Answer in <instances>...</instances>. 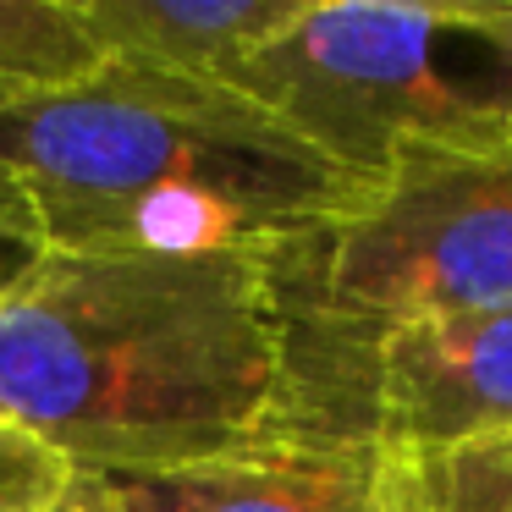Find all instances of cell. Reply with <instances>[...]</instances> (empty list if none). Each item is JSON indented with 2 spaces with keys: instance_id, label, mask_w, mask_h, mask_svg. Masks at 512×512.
<instances>
[{
  "instance_id": "obj_1",
  "label": "cell",
  "mask_w": 512,
  "mask_h": 512,
  "mask_svg": "<svg viewBox=\"0 0 512 512\" xmlns=\"http://www.w3.org/2000/svg\"><path fill=\"white\" fill-rule=\"evenodd\" d=\"M287 397L270 248L23 254L0 287V413L78 474L232 452Z\"/></svg>"
},
{
  "instance_id": "obj_5",
  "label": "cell",
  "mask_w": 512,
  "mask_h": 512,
  "mask_svg": "<svg viewBox=\"0 0 512 512\" xmlns=\"http://www.w3.org/2000/svg\"><path fill=\"white\" fill-rule=\"evenodd\" d=\"M287 369V430L375 441L386 452L512 435V303L342 342L287 336Z\"/></svg>"
},
{
  "instance_id": "obj_9",
  "label": "cell",
  "mask_w": 512,
  "mask_h": 512,
  "mask_svg": "<svg viewBox=\"0 0 512 512\" xmlns=\"http://www.w3.org/2000/svg\"><path fill=\"white\" fill-rule=\"evenodd\" d=\"M391 512H512V435L386 452Z\"/></svg>"
},
{
  "instance_id": "obj_10",
  "label": "cell",
  "mask_w": 512,
  "mask_h": 512,
  "mask_svg": "<svg viewBox=\"0 0 512 512\" xmlns=\"http://www.w3.org/2000/svg\"><path fill=\"white\" fill-rule=\"evenodd\" d=\"M78 468L34 430L0 419V512H50L72 496Z\"/></svg>"
},
{
  "instance_id": "obj_3",
  "label": "cell",
  "mask_w": 512,
  "mask_h": 512,
  "mask_svg": "<svg viewBox=\"0 0 512 512\" xmlns=\"http://www.w3.org/2000/svg\"><path fill=\"white\" fill-rule=\"evenodd\" d=\"M232 89L364 182L402 149L507 155L512 0H303Z\"/></svg>"
},
{
  "instance_id": "obj_13",
  "label": "cell",
  "mask_w": 512,
  "mask_h": 512,
  "mask_svg": "<svg viewBox=\"0 0 512 512\" xmlns=\"http://www.w3.org/2000/svg\"><path fill=\"white\" fill-rule=\"evenodd\" d=\"M507 155H512V133H507Z\"/></svg>"
},
{
  "instance_id": "obj_4",
  "label": "cell",
  "mask_w": 512,
  "mask_h": 512,
  "mask_svg": "<svg viewBox=\"0 0 512 512\" xmlns=\"http://www.w3.org/2000/svg\"><path fill=\"white\" fill-rule=\"evenodd\" d=\"M292 342L512 303V155L402 149L364 204L270 248Z\"/></svg>"
},
{
  "instance_id": "obj_7",
  "label": "cell",
  "mask_w": 512,
  "mask_h": 512,
  "mask_svg": "<svg viewBox=\"0 0 512 512\" xmlns=\"http://www.w3.org/2000/svg\"><path fill=\"white\" fill-rule=\"evenodd\" d=\"M111 67L226 83L298 17L303 0H78Z\"/></svg>"
},
{
  "instance_id": "obj_11",
  "label": "cell",
  "mask_w": 512,
  "mask_h": 512,
  "mask_svg": "<svg viewBox=\"0 0 512 512\" xmlns=\"http://www.w3.org/2000/svg\"><path fill=\"white\" fill-rule=\"evenodd\" d=\"M50 512H100V507L89 501V490H83V485H72V496H67V501H56Z\"/></svg>"
},
{
  "instance_id": "obj_2",
  "label": "cell",
  "mask_w": 512,
  "mask_h": 512,
  "mask_svg": "<svg viewBox=\"0 0 512 512\" xmlns=\"http://www.w3.org/2000/svg\"><path fill=\"white\" fill-rule=\"evenodd\" d=\"M369 193L226 83L105 61L0 111V226L23 254L276 248Z\"/></svg>"
},
{
  "instance_id": "obj_12",
  "label": "cell",
  "mask_w": 512,
  "mask_h": 512,
  "mask_svg": "<svg viewBox=\"0 0 512 512\" xmlns=\"http://www.w3.org/2000/svg\"><path fill=\"white\" fill-rule=\"evenodd\" d=\"M0 243H12V237H6V226H0ZM12 248H17V243H12Z\"/></svg>"
},
{
  "instance_id": "obj_6",
  "label": "cell",
  "mask_w": 512,
  "mask_h": 512,
  "mask_svg": "<svg viewBox=\"0 0 512 512\" xmlns=\"http://www.w3.org/2000/svg\"><path fill=\"white\" fill-rule=\"evenodd\" d=\"M100 512H391L386 446L276 430L177 468L78 474Z\"/></svg>"
},
{
  "instance_id": "obj_8",
  "label": "cell",
  "mask_w": 512,
  "mask_h": 512,
  "mask_svg": "<svg viewBox=\"0 0 512 512\" xmlns=\"http://www.w3.org/2000/svg\"><path fill=\"white\" fill-rule=\"evenodd\" d=\"M100 67L78 0H0V111L61 94Z\"/></svg>"
}]
</instances>
